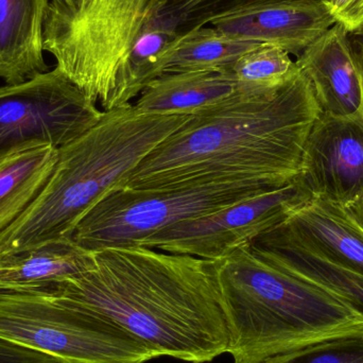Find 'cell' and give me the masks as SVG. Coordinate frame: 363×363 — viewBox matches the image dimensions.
Segmentation results:
<instances>
[{
	"label": "cell",
	"instance_id": "obj_3",
	"mask_svg": "<svg viewBox=\"0 0 363 363\" xmlns=\"http://www.w3.org/2000/svg\"><path fill=\"white\" fill-rule=\"evenodd\" d=\"M180 36L166 0H91L72 11L51 0L43 47L104 111L129 106L165 72Z\"/></svg>",
	"mask_w": 363,
	"mask_h": 363
},
{
	"label": "cell",
	"instance_id": "obj_14",
	"mask_svg": "<svg viewBox=\"0 0 363 363\" xmlns=\"http://www.w3.org/2000/svg\"><path fill=\"white\" fill-rule=\"evenodd\" d=\"M253 245L284 270L326 290L363 317V273L277 228L256 239Z\"/></svg>",
	"mask_w": 363,
	"mask_h": 363
},
{
	"label": "cell",
	"instance_id": "obj_24",
	"mask_svg": "<svg viewBox=\"0 0 363 363\" xmlns=\"http://www.w3.org/2000/svg\"><path fill=\"white\" fill-rule=\"evenodd\" d=\"M0 363H62L55 358L0 340Z\"/></svg>",
	"mask_w": 363,
	"mask_h": 363
},
{
	"label": "cell",
	"instance_id": "obj_8",
	"mask_svg": "<svg viewBox=\"0 0 363 363\" xmlns=\"http://www.w3.org/2000/svg\"><path fill=\"white\" fill-rule=\"evenodd\" d=\"M104 111L59 68L0 86V161L34 146L62 148L89 131Z\"/></svg>",
	"mask_w": 363,
	"mask_h": 363
},
{
	"label": "cell",
	"instance_id": "obj_23",
	"mask_svg": "<svg viewBox=\"0 0 363 363\" xmlns=\"http://www.w3.org/2000/svg\"><path fill=\"white\" fill-rule=\"evenodd\" d=\"M324 4L336 23L350 33L355 34L363 28V0H328Z\"/></svg>",
	"mask_w": 363,
	"mask_h": 363
},
{
	"label": "cell",
	"instance_id": "obj_16",
	"mask_svg": "<svg viewBox=\"0 0 363 363\" xmlns=\"http://www.w3.org/2000/svg\"><path fill=\"white\" fill-rule=\"evenodd\" d=\"M51 0H0V79L18 84L49 70L45 19Z\"/></svg>",
	"mask_w": 363,
	"mask_h": 363
},
{
	"label": "cell",
	"instance_id": "obj_5",
	"mask_svg": "<svg viewBox=\"0 0 363 363\" xmlns=\"http://www.w3.org/2000/svg\"><path fill=\"white\" fill-rule=\"evenodd\" d=\"M228 353L258 363L363 321L347 303L281 269L253 245L219 260Z\"/></svg>",
	"mask_w": 363,
	"mask_h": 363
},
{
	"label": "cell",
	"instance_id": "obj_12",
	"mask_svg": "<svg viewBox=\"0 0 363 363\" xmlns=\"http://www.w3.org/2000/svg\"><path fill=\"white\" fill-rule=\"evenodd\" d=\"M209 23L228 38L273 45L298 57L336 21L324 4H277L239 11Z\"/></svg>",
	"mask_w": 363,
	"mask_h": 363
},
{
	"label": "cell",
	"instance_id": "obj_18",
	"mask_svg": "<svg viewBox=\"0 0 363 363\" xmlns=\"http://www.w3.org/2000/svg\"><path fill=\"white\" fill-rule=\"evenodd\" d=\"M59 160V149L34 146L0 161V233L12 225L34 202Z\"/></svg>",
	"mask_w": 363,
	"mask_h": 363
},
{
	"label": "cell",
	"instance_id": "obj_2",
	"mask_svg": "<svg viewBox=\"0 0 363 363\" xmlns=\"http://www.w3.org/2000/svg\"><path fill=\"white\" fill-rule=\"evenodd\" d=\"M321 112L301 72L271 95L237 91L190 115L118 189H181L251 180L292 183L300 176L305 144Z\"/></svg>",
	"mask_w": 363,
	"mask_h": 363
},
{
	"label": "cell",
	"instance_id": "obj_10",
	"mask_svg": "<svg viewBox=\"0 0 363 363\" xmlns=\"http://www.w3.org/2000/svg\"><path fill=\"white\" fill-rule=\"evenodd\" d=\"M298 180L311 196L355 208L363 200V116L321 112L307 138Z\"/></svg>",
	"mask_w": 363,
	"mask_h": 363
},
{
	"label": "cell",
	"instance_id": "obj_7",
	"mask_svg": "<svg viewBox=\"0 0 363 363\" xmlns=\"http://www.w3.org/2000/svg\"><path fill=\"white\" fill-rule=\"evenodd\" d=\"M283 186L251 180L181 189H115L83 217L72 239L89 252L138 247L153 235L184 220L208 215Z\"/></svg>",
	"mask_w": 363,
	"mask_h": 363
},
{
	"label": "cell",
	"instance_id": "obj_17",
	"mask_svg": "<svg viewBox=\"0 0 363 363\" xmlns=\"http://www.w3.org/2000/svg\"><path fill=\"white\" fill-rule=\"evenodd\" d=\"M236 93L230 72H165L143 91L134 106L151 114L189 116Z\"/></svg>",
	"mask_w": 363,
	"mask_h": 363
},
{
	"label": "cell",
	"instance_id": "obj_4",
	"mask_svg": "<svg viewBox=\"0 0 363 363\" xmlns=\"http://www.w3.org/2000/svg\"><path fill=\"white\" fill-rule=\"evenodd\" d=\"M189 116L151 114L134 104L104 111L91 129L59 149L57 165L38 198L0 233V254L72 238L83 217Z\"/></svg>",
	"mask_w": 363,
	"mask_h": 363
},
{
	"label": "cell",
	"instance_id": "obj_19",
	"mask_svg": "<svg viewBox=\"0 0 363 363\" xmlns=\"http://www.w3.org/2000/svg\"><path fill=\"white\" fill-rule=\"evenodd\" d=\"M258 45L228 38L213 27L203 26L180 34L165 72H230L241 55Z\"/></svg>",
	"mask_w": 363,
	"mask_h": 363
},
{
	"label": "cell",
	"instance_id": "obj_6",
	"mask_svg": "<svg viewBox=\"0 0 363 363\" xmlns=\"http://www.w3.org/2000/svg\"><path fill=\"white\" fill-rule=\"evenodd\" d=\"M0 340L62 363H145L157 358L108 320L40 292L0 290Z\"/></svg>",
	"mask_w": 363,
	"mask_h": 363
},
{
	"label": "cell",
	"instance_id": "obj_9",
	"mask_svg": "<svg viewBox=\"0 0 363 363\" xmlns=\"http://www.w3.org/2000/svg\"><path fill=\"white\" fill-rule=\"evenodd\" d=\"M309 196L298 178L208 215L179 222L147 239L142 247L213 262L224 259L277 228Z\"/></svg>",
	"mask_w": 363,
	"mask_h": 363
},
{
	"label": "cell",
	"instance_id": "obj_25",
	"mask_svg": "<svg viewBox=\"0 0 363 363\" xmlns=\"http://www.w3.org/2000/svg\"><path fill=\"white\" fill-rule=\"evenodd\" d=\"M355 48V47H354ZM356 55H357L358 62H359L360 72H362V89H363V35H362V40H358L357 47L355 48ZM350 209V208H349ZM353 211L354 215L358 218L360 222L363 224V200L355 208L351 209Z\"/></svg>",
	"mask_w": 363,
	"mask_h": 363
},
{
	"label": "cell",
	"instance_id": "obj_1",
	"mask_svg": "<svg viewBox=\"0 0 363 363\" xmlns=\"http://www.w3.org/2000/svg\"><path fill=\"white\" fill-rule=\"evenodd\" d=\"M93 254L89 270L47 294L108 320L157 358L204 363L228 353L219 260L142 245Z\"/></svg>",
	"mask_w": 363,
	"mask_h": 363
},
{
	"label": "cell",
	"instance_id": "obj_26",
	"mask_svg": "<svg viewBox=\"0 0 363 363\" xmlns=\"http://www.w3.org/2000/svg\"><path fill=\"white\" fill-rule=\"evenodd\" d=\"M57 1L61 2L62 4H64L69 10L80 11L85 6H87L91 0H57Z\"/></svg>",
	"mask_w": 363,
	"mask_h": 363
},
{
	"label": "cell",
	"instance_id": "obj_15",
	"mask_svg": "<svg viewBox=\"0 0 363 363\" xmlns=\"http://www.w3.org/2000/svg\"><path fill=\"white\" fill-rule=\"evenodd\" d=\"M93 262V252L79 247L72 238L0 254V290L47 294L57 284L89 270Z\"/></svg>",
	"mask_w": 363,
	"mask_h": 363
},
{
	"label": "cell",
	"instance_id": "obj_21",
	"mask_svg": "<svg viewBox=\"0 0 363 363\" xmlns=\"http://www.w3.org/2000/svg\"><path fill=\"white\" fill-rule=\"evenodd\" d=\"M258 363H363V321Z\"/></svg>",
	"mask_w": 363,
	"mask_h": 363
},
{
	"label": "cell",
	"instance_id": "obj_27",
	"mask_svg": "<svg viewBox=\"0 0 363 363\" xmlns=\"http://www.w3.org/2000/svg\"><path fill=\"white\" fill-rule=\"evenodd\" d=\"M355 35H357V36L363 35V28H362V29H360L359 31L356 32Z\"/></svg>",
	"mask_w": 363,
	"mask_h": 363
},
{
	"label": "cell",
	"instance_id": "obj_22",
	"mask_svg": "<svg viewBox=\"0 0 363 363\" xmlns=\"http://www.w3.org/2000/svg\"><path fill=\"white\" fill-rule=\"evenodd\" d=\"M328 0H166V12L178 21L180 34L203 27L218 17L277 4H325Z\"/></svg>",
	"mask_w": 363,
	"mask_h": 363
},
{
	"label": "cell",
	"instance_id": "obj_13",
	"mask_svg": "<svg viewBox=\"0 0 363 363\" xmlns=\"http://www.w3.org/2000/svg\"><path fill=\"white\" fill-rule=\"evenodd\" d=\"M277 228L363 273V224L347 207L309 196Z\"/></svg>",
	"mask_w": 363,
	"mask_h": 363
},
{
	"label": "cell",
	"instance_id": "obj_11",
	"mask_svg": "<svg viewBox=\"0 0 363 363\" xmlns=\"http://www.w3.org/2000/svg\"><path fill=\"white\" fill-rule=\"evenodd\" d=\"M350 34L336 23L296 61L322 113L333 116H363L362 72Z\"/></svg>",
	"mask_w": 363,
	"mask_h": 363
},
{
	"label": "cell",
	"instance_id": "obj_20",
	"mask_svg": "<svg viewBox=\"0 0 363 363\" xmlns=\"http://www.w3.org/2000/svg\"><path fill=\"white\" fill-rule=\"evenodd\" d=\"M237 91L247 96L277 93L298 76L296 62L289 53L273 45L260 44L241 55L230 69Z\"/></svg>",
	"mask_w": 363,
	"mask_h": 363
}]
</instances>
